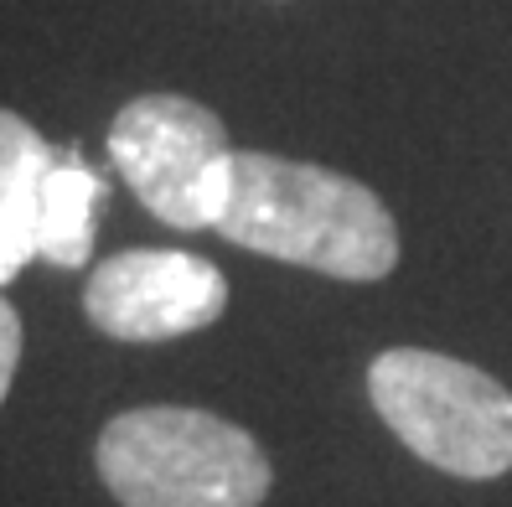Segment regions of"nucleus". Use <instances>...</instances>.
<instances>
[{"label": "nucleus", "instance_id": "nucleus-1", "mask_svg": "<svg viewBox=\"0 0 512 507\" xmlns=\"http://www.w3.org/2000/svg\"><path fill=\"white\" fill-rule=\"evenodd\" d=\"M218 233L238 249L337 280H383L399 264L394 213L342 171L233 151Z\"/></svg>", "mask_w": 512, "mask_h": 507}, {"label": "nucleus", "instance_id": "nucleus-2", "mask_svg": "<svg viewBox=\"0 0 512 507\" xmlns=\"http://www.w3.org/2000/svg\"><path fill=\"white\" fill-rule=\"evenodd\" d=\"M94 461L119 507H259L269 497L259 440L207 409H125L104 425Z\"/></svg>", "mask_w": 512, "mask_h": 507}, {"label": "nucleus", "instance_id": "nucleus-3", "mask_svg": "<svg viewBox=\"0 0 512 507\" xmlns=\"http://www.w3.org/2000/svg\"><path fill=\"white\" fill-rule=\"evenodd\" d=\"M368 394L419 461L461 482L512 471V394L492 373L425 347H388L368 368Z\"/></svg>", "mask_w": 512, "mask_h": 507}, {"label": "nucleus", "instance_id": "nucleus-4", "mask_svg": "<svg viewBox=\"0 0 512 507\" xmlns=\"http://www.w3.org/2000/svg\"><path fill=\"white\" fill-rule=\"evenodd\" d=\"M109 161L171 228H218L233 145L223 119L182 94L130 99L109 125Z\"/></svg>", "mask_w": 512, "mask_h": 507}, {"label": "nucleus", "instance_id": "nucleus-5", "mask_svg": "<svg viewBox=\"0 0 512 507\" xmlns=\"http://www.w3.org/2000/svg\"><path fill=\"white\" fill-rule=\"evenodd\" d=\"M228 306L218 264L187 249H125L83 285V311L114 342H171L213 326Z\"/></svg>", "mask_w": 512, "mask_h": 507}, {"label": "nucleus", "instance_id": "nucleus-6", "mask_svg": "<svg viewBox=\"0 0 512 507\" xmlns=\"http://www.w3.org/2000/svg\"><path fill=\"white\" fill-rule=\"evenodd\" d=\"M104 176L94 166H83L73 151L52 166V176L37 192L32 228H37V254L57 270H83L94 254V218L104 207Z\"/></svg>", "mask_w": 512, "mask_h": 507}, {"label": "nucleus", "instance_id": "nucleus-7", "mask_svg": "<svg viewBox=\"0 0 512 507\" xmlns=\"http://www.w3.org/2000/svg\"><path fill=\"white\" fill-rule=\"evenodd\" d=\"M63 156H68V151L47 145L21 114L0 109V202H6V207L32 213L42 182L52 176V166L63 161Z\"/></svg>", "mask_w": 512, "mask_h": 507}, {"label": "nucleus", "instance_id": "nucleus-8", "mask_svg": "<svg viewBox=\"0 0 512 507\" xmlns=\"http://www.w3.org/2000/svg\"><path fill=\"white\" fill-rule=\"evenodd\" d=\"M32 259H37L32 213H21V207H6V202H0V285H11Z\"/></svg>", "mask_w": 512, "mask_h": 507}, {"label": "nucleus", "instance_id": "nucleus-9", "mask_svg": "<svg viewBox=\"0 0 512 507\" xmlns=\"http://www.w3.org/2000/svg\"><path fill=\"white\" fill-rule=\"evenodd\" d=\"M16 363H21V316H16L6 301H0V399L11 394Z\"/></svg>", "mask_w": 512, "mask_h": 507}]
</instances>
